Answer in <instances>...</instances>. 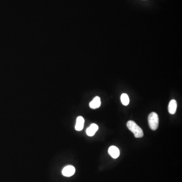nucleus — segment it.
Returning <instances> with one entry per match:
<instances>
[{
	"label": "nucleus",
	"instance_id": "5",
	"mask_svg": "<svg viewBox=\"0 0 182 182\" xmlns=\"http://www.w3.org/2000/svg\"><path fill=\"white\" fill-rule=\"evenodd\" d=\"M98 129L99 128L96 124H92L86 130L87 135L90 136V137L94 136L95 134L96 133V132L98 130Z\"/></svg>",
	"mask_w": 182,
	"mask_h": 182
},
{
	"label": "nucleus",
	"instance_id": "7",
	"mask_svg": "<svg viewBox=\"0 0 182 182\" xmlns=\"http://www.w3.org/2000/svg\"><path fill=\"white\" fill-rule=\"evenodd\" d=\"M177 103L175 100H171L169 105V112L170 114H174L177 110Z\"/></svg>",
	"mask_w": 182,
	"mask_h": 182
},
{
	"label": "nucleus",
	"instance_id": "8",
	"mask_svg": "<svg viewBox=\"0 0 182 182\" xmlns=\"http://www.w3.org/2000/svg\"><path fill=\"white\" fill-rule=\"evenodd\" d=\"M101 100L99 97L97 96L94 98L90 103V108L92 109H96L99 107L101 105Z\"/></svg>",
	"mask_w": 182,
	"mask_h": 182
},
{
	"label": "nucleus",
	"instance_id": "2",
	"mask_svg": "<svg viewBox=\"0 0 182 182\" xmlns=\"http://www.w3.org/2000/svg\"><path fill=\"white\" fill-rule=\"evenodd\" d=\"M148 123L152 130H155L157 129L159 124V118L156 113L152 112L149 114L148 116Z\"/></svg>",
	"mask_w": 182,
	"mask_h": 182
},
{
	"label": "nucleus",
	"instance_id": "6",
	"mask_svg": "<svg viewBox=\"0 0 182 182\" xmlns=\"http://www.w3.org/2000/svg\"><path fill=\"white\" fill-rule=\"evenodd\" d=\"M84 120L82 116H79L76 119V125L75 126V129L78 131L82 130L84 128Z\"/></svg>",
	"mask_w": 182,
	"mask_h": 182
},
{
	"label": "nucleus",
	"instance_id": "3",
	"mask_svg": "<svg viewBox=\"0 0 182 182\" xmlns=\"http://www.w3.org/2000/svg\"><path fill=\"white\" fill-rule=\"evenodd\" d=\"M75 172V169L74 166H65L64 169H63L62 173L63 175L65 177H69L74 175Z\"/></svg>",
	"mask_w": 182,
	"mask_h": 182
},
{
	"label": "nucleus",
	"instance_id": "4",
	"mask_svg": "<svg viewBox=\"0 0 182 182\" xmlns=\"http://www.w3.org/2000/svg\"><path fill=\"white\" fill-rule=\"evenodd\" d=\"M108 153L110 156L114 159L117 158L120 155V150L115 146H111V147H109Z\"/></svg>",
	"mask_w": 182,
	"mask_h": 182
},
{
	"label": "nucleus",
	"instance_id": "1",
	"mask_svg": "<svg viewBox=\"0 0 182 182\" xmlns=\"http://www.w3.org/2000/svg\"><path fill=\"white\" fill-rule=\"evenodd\" d=\"M127 127L133 133L135 137L137 138H142L144 135L143 130L141 128H140L139 125L136 122L133 121H130L127 122Z\"/></svg>",
	"mask_w": 182,
	"mask_h": 182
},
{
	"label": "nucleus",
	"instance_id": "9",
	"mask_svg": "<svg viewBox=\"0 0 182 182\" xmlns=\"http://www.w3.org/2000/svg\"><path fill=\"white\" fill-rule=\"evenodd\" d=\"M121 103L124 105L126 106L129 104V97L126 94H125V93L122 94L121 97Z\"/></svg>",
	"mask_w": 182,
	"mask_h": 182
}]
</instances>
